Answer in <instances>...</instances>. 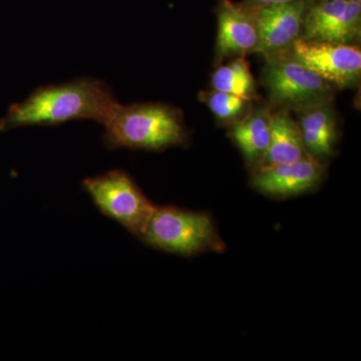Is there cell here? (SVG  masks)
<instances>
[{"instance_id":"1","label":"cell","mask_w":361,"mask_h":361,"mask_svg":"<svg viewBox=\"0 0 361 361\" xmlns=\"http://www.w3.org/2000/svg\"><path fill=\"white\" fill-rule=\"evenodd\" d=\"M120 104L110 85L82 77L59 85H40L0 120V132L23 127H52L73 121L104 125Z\"/></svg>"},{"instance_id":"2","label":"cell","mask_w":361,"mask_h":361,"mask_svg":"<svg viewBox=\"0 0 361 361\" xmlns=\"http://www.w3.org/2000/svg\"><path fill=\"white\" fill-rule=\"evenodd\" d=\"M103 126V142L111 149L163 151L188 141L182 111L165 103L118 104Z\"/></svg>"},{"instance_id":"3","label":"cell","mask_w":361,"mask_h":361,"mask_svg":"<svg viewBox=\"0 0 361 361\" xmlns=\"http://www.w3.org/2000/svg\"><path fill=\"white\" fill-rule=\"evenodd\" d=\"M265 59L262 82L271 108L296 113L334 101L336 87L294 58L290 49Z\"/></svg>"},{"instance_id":"4","label":"cell","mask_w":361,"mask_h":361,"mask_svg":"<svg viewBox=\"0 0 361 361\" xmlns=\"http://www.w3.org/2000/svg\"><path fill=\"white\" fill-rule=\"evenodd\" d=\"M140 238L157 249L180 255L221 250L224 246L208 216L175 207H155Z\"/></svg>"},{"instance_id":"5","label":"cell","mask_w":361,"mask_h":361,"mask_svg":"<svg viewBox=\"0 0 361 361\" xmlns=\"http://www.w3.org/2000/svg\"><path fill=\"white\" fill-rule=\"evenodd\" d=\"M82 185L102 213L140 237L156 206L128 173L111 170L87 178Z\"/></svg>"},{"instance_id":"6","label":"cell","mask_w":361,"mask_h":361,"mask_svg":"<svg viewBox=\"0 0 361 361\" xmlns=\"http://www.w3.org/2000/svg\"><path fill=\"white\" fill-rule=\"evenodd\" d=\"M292 56L338 89L357 85L361 75V51L357 44L297 39Z\"/></svg>"},{"instance_id":"7","label":"cell","mask_w":361,"mask_h":361,"mask_svg":"<svg viewBox=\"0 0 361 361\" xmlns=\"http://www.w3.org/2000/svg\"><path fill=\"white\" fill-rule=\"evenodd\" d=\"M361 37V4L310 0L301 39L356 44Z\"/></svg>"},{"instance_id":"8","label":"cell","mask_w":361,"mask_h":361,"mask_svg":"<svg viewBox=\"0 0 361 361\" xmlns=\"http://www.w3.org/2000/svg\"><path fill=\"white\" fill-rule=\"evenodd\" d=\"M310 0L249 6L258 32L256 51L265 56L288 51L302 35L304 18Z\"/></svg>"},{"instance_id":"9","label":"cell","mask_w":361,"mask_h":361,"mask_svg":"<svg viewBox=\"0 0 361 361\" xmlns=\"http://www.w3.org/2000/svg\"><path fill=\"white\" fill-rule=\"evenodd\" d=\"M324 175L322 161L311 156L288 163L262 166L254 171L252 186L276 198L295 196L319 184Z\"/></svg>"},{"instance_id":"10","label":"cell","mask_w":361,"mask_h":361,"mask_svg":"<svg viewBox=\"0 0 361 361\" xmlns=\"http://www.w3.org/2000/svg\"><path fill=\"white\" fill-rule=\"evenodd\" d=\"M217 18L216 65H221L226 59L246 56L256 51L258 32L250 7L220 0Z\"/></svg>"},{"instance_id":"11","label":"cell","mask_w":361,"mask_h":361,"mask_svg":"<svg viewBox=\"0 0 361 361\" xmlns=\"http://www.w3.org/2000/svg\"><path fill=\"white\" fill-rule=\"evenodd\" d=\"M296 114L308 155L322 163L334 155L337 141V120L332 102L316 104Z\"/></svg>"},{"instance_id":"12","label":"cell","mask_w":361,"mask_h":361,"mask_svg":"<svg viewBox=\"0 0 361 361\" xmlns=\"http://www.w3.org/2000/svg\"><path fill=\"white\" fill-rule=\"evenodd\" d=\"M271 116L269 104H260L254 106L245 118L230 125V137L254 171L262 165L269 147Z\"/></svg>"},{"instance_id":"13","label":"cell","mask_w":361,"mask_h":361,"mask_svg":"<svg viewBox=\"0 0 361 361\" xmlns=\"http://www.w3.org/2000/svg\"><path fill=\"white\" fill-rule=\"evenodd\" d=\"M307 156L300 128L290 111L278 109L272 111L269 147L261 167L300 160Z\"/></svg>"},{"instance_id":"14","label":"cell","mask_w":361,"mask_h":361,"mask_svg":"<svg viewBox=\"0 0 361 361\" xmlns=\"http://www.w3.org/2000/svg\"><path fill=\"white\" fill-rule=\"evenodd\" d=\"M211 85L213 90L236 94L249 101L259 99L255 78L245 56L230 59L226 65L218 66L214 71Z\"/></svg>"},{"instance_id":"15","label":"cell","mask_w":361,"mask_h":361,"mask_svg":"<svg viewBox=\"0 0 361 361\" xmlns=\"http://www.w3.org/2000/svg\"><path fill=\"white\" fill-rule=\"evenodd\" d=\"M199 99L208 106L220 122L228 125L243 120L254 108L253 101L220 90L201 92Z\"/></svg>"},{"instance_id":"16","label":"cell","mask_w":361,"mask_h":361,"mask_svg":"<svg viewBox=\"0 0 361 361\" xmlns=\"http://www.w3.org/2000/svg\"><path fill=\"white\" fill-rule=\"evenodd\" d=\"M295 0H244L243 4L247 6H267V4H286Z\"/></svg>"},{"instance_id":"17","label":"cell","mask_w":361,"mask_h":361,"mask_svg":"<svg viewBox=\"0 0 361 361\" xmlns=\"http://www.w3.org/2000/svg\"><path fill=\"white\" fill-rule=\"evenodd\" d=\"M348 1L355 2V4H361V0H348Z\"/></svg>"},{"instance_id":"18","label":"cell","mask_w":361,"mask_h":361,"mask_svg":"<svg viewBox=\"0 0 361 361\" xmlns=\"http://www.w3.org/2000/svg\"><path fill=\"white\" fill-rule=\"evenodd\" d=\"M312 1H315V0H312Z\"/></svg>"}]
</instances>
